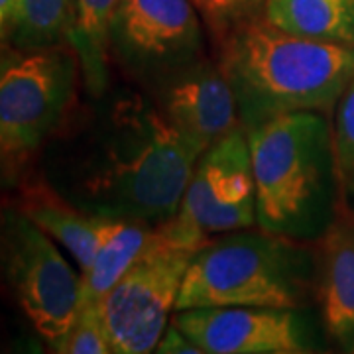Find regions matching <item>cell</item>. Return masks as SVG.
<instances>
[{"label":"cell","instance_id":"obj_1","mask_svg":"<svg viewBox=\"0 0 354 354\" xmlns=\"http://www.w3.org/2000/svg\"><path fill=\"white\" fill-rule=\"evenodd\" d=\"M221 71L250 130L281 114L333 106L354 79V44L295 36L252 18L228 34Z\"/></svg>","mask_w":354,"mask_h":354},{"label":"cell","instance_id":"obj_2","mask_svg":"<svg viewBox=\"0 0 354 354\" xmlns=\"http://www.w3.org/2000/svg\"><path fill=\"white\" fill-rule=\"evenodd\" d=\"M256 225L279 236L319 227L335 167L329 130L313 111L270 118L248 130Z\"/></svg>","mask_w":354,"mask_h":354},{"label":"cell","instance_id":"obj_3","mask_svg":"<svg viewBox=\"0 0 354 354\" xmlns=\"http://www.w3.org/2000/svg\"><path fill=\"white\" fill-rule=\"evenodd\" d=\"M128 128L93 181L102 215L162 225L176 215L205 152L153 111L128 116Z\"/></svg>","mask_w":354,"mask_h":354},{"label":"cell","instance_id":"obj_4","mask_svg":"<svg viewBox=\"0 0 354 354\" xmlns=\"http://www.w3.org/2000/svg\"><path fill=\"white\" fill-rule=\"evenodd\" d=\"M304 250L288 236L248 228L211 239L191 256L176 311L195 307H286L301 301Z\"/></svg>","mask_w":354,"mask_h":354},{"label":"cell","instance_id":"obj_5","mask_svg":"<svg viewBox=\"0 0 354 354\" xmlns=\"http://www.w3.org/2000/svg\"><path fill=\"white\" fill-rule=\"evenodd\" d=\"M256 225L252 160L242 128L216 140L193 169L177 213L156 227L169 246L197 252L215 234Z\"/></svg>","mask_w":354,"mask_h":354},{"label":"cell","instance_id":"obj_6","mask_svg":"<svg viewBox=\"0 0 354 354\" xmlns=\"http://www.w3.org/2000/svg\"><path fill=\"white\" fill-rule=\"evenodd\" d=\"M75 51L32 50L0 69V176L32 158L64 120L77 83Z\"/></svg>","mask_w":354,"mask_h":354},{"label":"cell","instance_id":"obj_7","mask_svg":"<svg viewBox=\"0 0 354 354\" xmlns=\"http://www.w3.org/2000/svg\"><path fill=\"white\" fill-rule=\"evenodd\" d=\"M0 276L51 348L81 309V276L50 234L18 211L0 213Z\"/></svg>","mask_w":354,"mask_h":354},{"label":"cell","instance_id":"obj_8","mask_svg":"<svg viewBox=\"0 0 354 354\" xmlns=\"http://www.w3.org/2000/svg\"><path fill=\"white\" fill-rule=\"evenodd\" d=\"M193 252L169 246L156 234L146 252L130 266L101 301L114 354L156 351L169 315L176 313L181 281Z\"/></svg>","mask_w":354,"mask_h":354},{"label":"cell","instance_id":"obj_9","mask_svg":"<svg viewBox=\"0 0 354 354\" xmlns=\"http://www.w3.org/2000/svg\"><path fill=\"white\" fill-rule=\"evenodd\" d=\"M174 323L203 354L309 353L297 317L286 307H195L176 311Z\"/></svg>","mask_w":354,"mask_h":354},{"label":"cell","instance_id":"obj_10","mask_svg":"<svg viewBox=\"0 0 354 354\" xmlns=\"http://www.w3.org/2000/svg\"><path fill=\"white\" fill-rule=\"evenodd\" d=\"M111 44L144 69L189 64L201 48V22L191 0H120Z\"/></svg>","mask_w":354,"mask_h":354},{"label":"cell","instance_id":"obj_11","mask_svg":"<svg viewBox=\"0 0 354 354\" xmlns=\"http://www.w3.org/2000/svg\"><path fill=\"white\" fill-rule=\"evenodd\" d=\"M165 118L207 150L236 130L239 102L228 79L211 65H185L164 93Z\"/></svg>","mask_w":354,"mask_h":354},{"label":"cell","instance_id":"obj_12","mask_svg":"<svg viewBox=\"0 0 354 354\" xmlns=\"http://www.w3.org/2000/svg\"><path fill=\"white\" fill-rule=\"evenodd\" d=\"M321 304L327 333L354 344V223H333L321 248Z\"/></svg>","mask_w":354,"mask_h":354},{"label":"cell","instance_id":"obj_13","mask_svg":"<svg viewBox=\"0 0 354 354\" xmlns=\"http://www.w3.org/2000/svg\"><path fill=\"white\" fill-rule=\"evenodd\" d=\"M153 227L144 221L109 216L104 221L101 244L88 270L81 272V305L101 304L150 246Z\"/></svg>","mask_w":354,"mask_h":354},{"label":"cell","instance_id":"obj_14","mask_svg":"<svg viewBox=\"0 0 354 354\" xmlns=\"http://www.w3.org/2000/svg\"><path fill=\"white\" fill-rule=\"evenodd\" d=\"M20 211L73 256L81 272L88 270L104 230L106 215L88 216L59 201L48 189H28Z\"/></svg>","mask_w":354,"mask_h":354},{"label":"cell","instance_id":"obj_15","mask_svg":"<svg viewBox=\"0 0 354 354\" xmlns=\"http://www.w3.org/2000/svg\"><path fill=\"white\" fill-rule=\"evenodd\" d=\"M264 12L295 36L354 44V0H266Z\"/></svg>","mask_w":354,"mask_h":354},{"label":"cell","instance_id":"obj_16","mask_svg":"<svg viewBox=\"0 0 354 354\" xmlns=\"http://www.w3.org/2000/svg\"><path fill=\"white\" fill-rule=\"evenodd\" d=\"M118 4L120 0H75L67 41L75 51L87 87L95 95L106 85V53Z\"/></svg>","mask_w":354,"mask_h":354},{"label":"cell","instance_id":"obj_17","mask_svg":"<svg viewBox=\"0 0 354 354\" xmlns=\"http://www.w3.org/2000/svg\"><path fill=\"white\" fill-rule=\"evenodd\" d=\"M75 0H18L8 36L22 50H44L67 39Z\"/></svg>","mask_w":354,"mask_h":354},{"label":"cell","instance_id":"obj_18","mask_svg":"<svg viewBox=\"0 0 354 354\" xmlns=\"http://www.w3.org/2000/svg\"><path fill=\"white\" fill-rule=\"evenodd\" d=\"M64 354H111L114 353L101 304L81 305L73 325L65 333V337L53 348Z\"/></svg>","mask_w":354,"mask_h":354},{"label":"cell","instance_id":"obj_19","mask_svg":"<svg viewBox=\"0 0 354 354\" xmlns=\"http://www.w3.org/2000/svg\"><path fill=\"white\" fill-rule=\"evenodd\" d=\"M333 153L342 191L354 195V79L339 99Z\"/></svg>","mask_w":354,"mask_h":354},{"label":"cell","instance_id":"obj_20","mask_svg":"<svg viewBox=\"0 0 354 354\" xmlns=\"http://www.w3.org/2000/svg\"><path fill=\"white\" fill-rule=\"evenodd\" d=\"M215 32L230 34L234 28L252 20L262 0H191Z\"/></svg>","mask_w":354,"mask_h":354},{"label":"cell","instance_id":"obj_21","mask_svg":"<svg viewBox=\"0 0 354 354\" xmlns=\"http://www.w3.org/2000/svg\"><path fill=\"white\" fill-rule=\"evenodd\" d=\"M156 353L162 354H203V351L191 341L189 337L183 330L177 327L176 323L171 321L167 325V329L164 330L162 339L156 346Z\"/></svg>","mask_w":354,"mask_h":354},{"label":"cell","instance_id":"obj_22","mask_svg":"<svg viewBox=\"0 0 354 354\" xmlns=\"http://www.w3.org/2000/svg\"><path fill=\"white\" fill-rule=\"evenodd\" d=\"M18 0H0V39H6Z\"/></svg>","mask_w":354,"mask_h":354}]
</instances>
